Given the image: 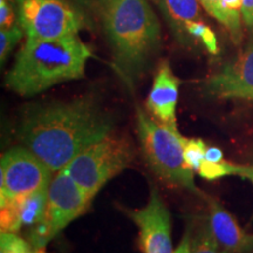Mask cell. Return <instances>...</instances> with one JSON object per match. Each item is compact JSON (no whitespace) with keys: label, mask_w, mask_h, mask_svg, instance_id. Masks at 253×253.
Instances as JSON below:
<instances>
[{"label":"cell","mask_w":253,"mask_h":253,"mask_svg":"<svg viewBox=\"0 0 253 253\" xmlns=\"http://www.w3.org/2000/svg\"><path fill=\"white\" fill-rule=\"evenodd\" d=\"M136 126L142 151L155 175L168 184L199 194L194 170L184 160V137L143 109L136 108Z\"/></svg>","instance_id":"obj_4"},{"label":"cell","mask_w":253,"mask_h":253,"mask_svg":"<svg viewBox=\"0 0 253 253\" xmlns=\"http://www.w3.org/2000/svg\"><path fill=\"white\" fill-rule=\"evenodd\" d=\"M204 90L219 99L253 101V41L235 60L205 81Z\"/></svg>","instance_id":"obj_10"},{"label":"cell","mask_w":253,"mask_h":253,"mask_svg":"<svg viewBox=\"0 0 253 253\" xmlns=\"http://www.w3.org/2000/svg\"><path fill=\"white\" fill-rule=\"evenodd\" d=\"M0 246V253H45V250H36L15 233L1 232Z\"/></svg>","instance_id":"obj_18"},{"label":"cell","mask_w":253,"mask_h":253,"mask_svg":"<svg viewBox=\"0 0 253 253\" xmlns=\"http://www.w3.org/2000/svg\"><path fill=\"white\" fill-rule=\"evenodd\" d=\"M52 177L49 168L24 145L7 150L0 163V207L48 186Z\"/></svg>","instance_id":"obj_8"},{"label":"cell","mask_w":253,"mask_h":253,"mask_svg":"<svg viewBox=\"0 0 253 253\" xmlns=\"http://www.w3.org/2000/svg\"><path fill=\"white\" fill-rule=\"evenodd\" d=\"M19 24L31 39L77 37L84 26L81 14L65 0H15Z\"/></svg>","instance_id":"obj_7"},{"label":"cell","mask_w":253,"mask_h":253,"mask_svg":"<svg viewBox=\"0 0 253 253\" xmlns=\"http://www.w3.org/2000/svg\"><path fill=\"white\" fill-rule=\"evenodd\" d=\"M249 171L250 166H238V164L226 162V161L209 162L204 160L197 169L198 175L208 181H214L225 176H242L248 178Z\"/></svg>","instance_id":"obj_16"},{"label":"cell","mask_w":253,"mask_h":253,"mask_svg":"<svg viewBox=\"0 0 253 253\" xmlns=\"http://www.w3.org/2000/svg\"><path fill=\"white\" fill-rule=\"evenodd\" d=\"M223 1H224V6H225L227 12L231 14V17L237 21H240L243 0H223Z\"/></svg>","instance_id":"obj_24"},{"label":"cell","mask_w":253,"mask_h":253,"mask_svg":"<svg viewBox=\"0 0 253 253\" xmlns=\"http://www.w3.org/2000/svg\"><path fill=\"white\" fill-rule=\"evenodd\" d=\"M207 201L209 226L217 244L227 253H253V235L246 232L219 202L210 197Z\"/></svg>","instance_id":"obj_12"},{"label":"cell","mask_w":253,"mask_h":253,"mask_svg":"<svg viewBox=\"0 0 253 253\" xmlns=\"http://www.w3.org/2000/svg\"><path fill=\"white\" fill-rule=\"evenodd\" d=\"M125 211L140 230L143 253H173L171 217L156 189H151L149 202L144 208L125 209Z\"/></svg>","instance_id":"obj_9"},{"label":"cell","mask_w":253,"mask_h":253,"mask_svg":"<svg viewBox=\"0 0 253 253\" xmlns=\"http://www.w3.org/2000/svg\"><path fill=\"white\" fill-rule=\"evenodd\" d=\"M94 1H95V2H96V4H97V5H99V6H100L101 11H102V9H103L104 7H106V6H107V5H108V4H109V2H110V1H112V0H94Z\"/></svg>","instance_id":"obj_27"},{"label":"cell","mask_w":253,"mask_h":253,"mask_svg":"<svg viewBox=\"0 0 253 253\" xmlns=\"http://www.w3.org/2000/svg\"><path fill=\"white\" fill-rule=\"evenodd\" d=\"M112 130L110 116L93 97L84 96L32 107L21 120L18 135L24 147L54 173Z\"/></svg>","instance_id":"obj_1"},{"label":"cell","mask_w":253,"mask_h":253,"mask_svg":"<svg viewBox=\"0 0 253 253\" xmlns=\"http://www.w3.org/2000/svg\"><path fill=\"white\" fill-rule=\"evenodd\" d=\"M101 12L114 67L132 86L160 47V23L148 0H112Z\"/></svg>","instance_id":"obj_3"},{"label":"cell","mask_w":253,"mask_h":253,"mask_svg":"<svg viewBox=\"0 0 253 253\" xmlns=\"http://www.w3.org/2000/svg\"><path fill=\"white\" fill-rule=\"evenodd\" d=\"M153 1H156V2H157V4H158V1H160V0H153Z\"/></svg>","instance_id":"obj_29"},{"label":"cell","mask_w":253,"mask_h":253,"mask_svg":"<svg viewBox=\"0 0 253 253\" xmlns=\"http://www.w3.org/2000/svg\"><path fill=\"white\" fill-rule=\"evenodd\" d=\"M190 253H227L214 240L208 217L199 220L190 231Z\"/></svg>","instance_id":"obj_15"},{"label":"cell","mask_w":253,"mask_h":253,"mask_svg":"<svg viewBox=\"0 0 253 253\" xmlns=\"http://www.w3.org/2000/svg\"><path fill=\"white\" fill-rule=\"evenodd\" d=\"M181 81L173 74L169 62L162 61L158 66L153 86L148 95L147 112L163 125L177 129V102Z\"/></svg>","instance_id":"obj_11"},{"label":"cell","mask_w":253,"mask_h":253,"mask_svg":"<svg viewBox=\"0 0 253 253\" xmlns=\"http://www.w3.org/2000/svg\"><path fill=\"white\" fill-rule=\"evenodd\" d=\"M132 161L129 142L110 134L89 145L63 168L91 202L110 179L122 172Z\"/></svg>","instance_id":"obj_5"},{"label":"cell","mask_w":253,"mask_h":253,"mask_svg":"<svg viewBox=\"0 0 253 253\" xmlns=\"http://www.w3.org/2000/svg\"><path fill=\"white\" fill-rule=\"evenodd\" d=\"M89 204L90 201L84 190L65 170L54 172L48 185L45 216L31 229L28 243L36 250H45L50 240L84 213Z\"/></svg>","instance_id":"obj_6"},{"label":"cell","mask_w":253,"mask_h":253,"mask_svg":"<svg viewBox=\"0 0 253 253\" xmlns=\"http://www.w3.org/2000/svg\"><path fill=\"white\" fill-rule=\"evenodd\" d=\"M173 253H190V230L186 231L182 242L179 243L178 248L173 251Z\"/></svg>","instance_id":"obj_26"},{"label":"cell","mask_w":253,"mask_h":253,"mask_svg":"<svg viewBox=\"0 0 253 253\" xmlns=\"http://www.w3.org/2000/svg\"><path fill=\"white\" fill-rule=\"evenodd\" d=\"M24 33L25 32L20 24L7 28V30L0 31V61H1V65L7 59L8 54L14 48V46L23 38Z\"/></svg>","instance_id":"obj_20"},{"label":"cell","mask_w":253,"mask_h":253,"mask_svg":"<svg viewBox=\"0 0 253 253\" xmlns=\"http://www.w3.org/2000/svg\"><path fill=\"white\" fill-rule=\"evenodd\" d=\"M184 160L188 167L191 168L194 171H197V169L201 166V163L204 161L205 151L208 147L202 140L198 138H185L184 137Z\"/></svg>","instance_id":"obj_19"},{"label":"cell","mask_w":253,"mask_h":253,"mask_svg":"<svg viewBox=\"0 0 253 253\" xmlns=\"http://www.w3.org/2000/svg\"><path fill=\"white\" fill-rule=\"evenodd\" d=\"M91 52L77 37L61 39L27 38L6 75V86L21 96H33L62 82L84 75Z\"/></svg>","instance_id":"obj_2"},{"label":"cell","mask_w":253,"mask_h":253,"mask_svg":"<svg viewBox=\"0 0 253 253\" xmlns=\"http://www.w3.org/2000/svg\"><path fill=\"white\" fill-rule=\"evenodd\" d=\"M17 2L13 0H0V27L7 30L19 24L18 12H15Z\"/></svg>","instance_id":"obj_21"},{"label":"cell","mask_w":253,"mask_h":253,"mask_svg":"<svg viewBox=\"0 0 253 253\" xmlns=\"http://www.w3.org/2000/svg\"><path fill=\"white\" fill-rule=\"evenodd\" d=\"M242 18L246 28L253 34V0H243Z\"/></svg>","instance_id":"obj_23"},{"label":"cell","mask_w":253,"mask_h":253,"mask_svg":"<svg viewBox=\"0 0 253 253\" xmlns=\"http://www.w3.org/2000/svg\"><path fill=\"white\" fill-rule=\"evenodd\" d=\"M198 1L201 2L209 14L212 15L216 20L227 28L231 38L236 43H239L242 41V24H240V21H237L231 17V14L224 6L223 0H198Z\"/></svg>","instance_id":"obj_17"},{"label":"cell","mask_w":253,"mask_h":253,"mask_svg":"<svg viewBox=\"0 0 253 253\" xmlns=\"http://www.w3.org/2000/svg\"><path fill=\"white\" fill-rule=\"evenodd\" d=\"M248 179H250V181L253 183V166H250V171H249Z\"/></svg>","instance_id":"obj_28"},{"label":"cell","mask_w":253,"mask_h":253,"mask_svg":"<svg viewBox=\"0 0 253 253\" xmlns=\"http://www.w3.org/2000/svg\"><path fill=\"white\" fill-rule=\"evenodd\" d=\"M199 39L202 40V42H203L205 48L208 49V52L210 53V54H213V55L218 54L219 48H218L217 37H216V34H214V32L211 30L210 27H208L207 25H205L204 30H203V32H202Z\"/></svg>","instance_id":"obj_22"},{"label":"cell","mask_w":253,"mask_h":253,"mask_svg":"<svg viewBox=\"0 0 253 253\" xmlns=\"http://www.w3.org/2000/svg\"><path fill=\"white\" fill-rule=\"evenodd\" d=\"M48 186L20 196L1 208V232L17 233L21 227H34L43 219L46 212Z\"/></svg>","instance_id":"obj_13"},{"label":"cell","mask_w":253,"mask_h":253,"mask_svg":"<svg viewBox=\"0 0 253 253\" xmlns=\"http://www.w3.org/2000/svg\"><path fill=\"white\" fill-rule=\"evenodd\" d=\"M204 160L209 161V162H221L223 161V151L219 148L209 147L205 151Z\"/></svg>","instance_id":"obj_25"},{"label":"cell","mask_w":253,"mask_h":253,"mask_svg":"<svg viewBox=\"0 0 253 253\" xmlns=\"http://www.w3.org/2000/svg\"><path fill=\"white\" fill-rule=\"evenodd\" d=\"M198 0H160L158 5L162 8L164 17L176 34L177 39L184 41L189 34L185 25L189 21L199 20Z\"/></svg>","instance_id":"obj_14"}]
</instances>
